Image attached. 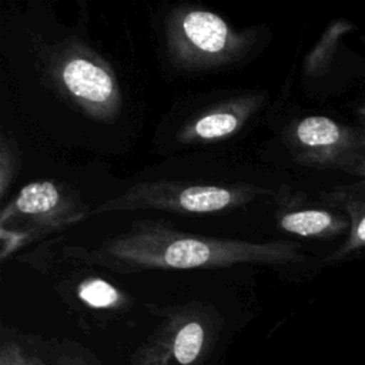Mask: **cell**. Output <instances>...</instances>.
<instances>
[{
  "mask_svg": "<svg viewBox=\"0 0 365 365\" xmlns=\"http://www.w3.org/2000/svg\"><path fill=\"white\" fill-rule=\"evenodd\" d=\"M261 96H245L192 117L180 131L184 143H210L234 135L259 107Z\"/></svg>",
  "mask_w": 365,
  "mask_h": 365,
  "instance_id": "52a82bcc",
  "label": "cell"
},
{
  "mask_svg": "<svg viewBox=\"0 0 365 365\" xmlns=\"http://www.w3.org/2000/svg\"><path fill=\"white\" fill-rule=\"evenodd\" d=\"M358 237H359V240L365 241V218L358 225Z\"/></svg>",
  "mask_w": 365,
  "mask_h": 365,
  "instance_id": "4fadbf2b",
  "label": "cell"
},
{
  "mask_svg": "<svg viewBox=\"0 0 365 365\" xmlns=\"http://www.w3.org/2000/svg\"><path fill=\"white\" fill-rule=\"evenodd\" d=\"M170 61L184 70L230 66L245 57L257 41L251 30H234L218 14L197 7L174 11L165 26Z\"/></svg>",
  "mask_w": 365,
  "mask_h": 365,
  "instance_id": "7a4b0ae2",
  "label": "cell"
},
{
  "mask_svg": "<svg viewBox=\"0 0 365 365\" xmlns=\"http://www.w3.org/2000/svg\"><path fill=\"white\" fill-rule=\"evenodd\" d=\"M56 365H101L90 352L76 344H66L56 356Z\"/></svg>",
  "mask_w": 365,
  "mask_h": 365,
  "instance_id": "7c38bea8",
  "label": "cell"
},
{
  "mask_svg": "<svg viewBox=\"0 0 365 365\" xmlns=\"http://www.w3.org/2000/svg\"><path fill=\"white\" fill-rule=\"evenodd\" d=\"M57 86L84 113L111 120L120 110V90L111 68L83 46H64L51 66Z\"/></svg>",
  "mask_w": 365,
  "mask_h": 365,
  "instance_id": "5b68a950",
  "label": "cell"
},
{
  "mask_svg": "<svg viewBox=\"0 0 365 365\" xmlns=\"http://www.w3.org/2000/svg\"><path fill=\"white\" fill-rule=\"evenodd\" d=\"M0 365H47L41 358L29 354L16 341L4 339L0 348Z\"/></svg>",
  "mask_w": 365,
  "mask_h": 365,
  "instance_id": "8fae6325",
  "label": "cell"
},
{
  "mask_svg": "<svg viewBox=\"0 0 365 365\" xmlns=\"http://www.w3.org/2000/svg\"><path fill=\"white\" fill-rule=\"evenodd\" d=\"M78 298L96 309L117 308L124 302V295L101 278H87L77 287Z\"/></svg>",
  "mask_w": 365,
  "mask_h": 365,
  "instance_id": "9c48e42d",
  "label": "cell"
},
{
  "mask_svg": "<svg viewBox=\"0 0 365 365\" xmlns=\"http://www.w3.org/2000/svg\"><path fill=\"white\" fill-rule=\"evenodd\" d=\"M264 190L242 184H198L191 181H145L131 185L127 191L107 200L91 210V215L163 210L187 214H208L241 207L257 198Z\"/></svg>",
  "mask_w": 365,
  "mask_h": 365,
  "instance_id": "277c9868",
  "label": "cell"
},
{
  "mask_svg": "<svg viewBox=\"0 0 365 365\" xmlns=\"http://www.w3.org/2000/svg\"><path fill=\"white\" fill-rule=\"evenodd\" d=\"M222 328L220 314L191 302L168 308L154 332L130 355L131 365H202Z\"/></svg>",
  "mask_w": 365,
  "mask_h": 365,
  "instance_id": "3957f363",
  "label": "cell"
},
{
  "mask_svg": "<svg viewBox=\"0 0 365 365\" xmlns=\"http://www.w3.org/2000/svg\"><path fill=\"white\" fill-rule=\"evenodd\" d=\"M64 255L125 274L242 264L275 265L285 262L291 250L279 241L201 237L175 231L155 221H134L127 231L106 238L97 245H70L64 250Z\"/></svg>",
  "mask_w": 365,
  "mask_h": 365,
  "instance_id": "6da1fadb",
  "label": "cell"
},
{
  "mask_svg": "<svg viewBox=\"0 0 365 365\" xmlns=\"http://www.w3.org/2000/svg\"><path fill=\"white\" fill-rule=\"evenodd\" d=\"M11 210L43 231L66 228L91 214L76 195L48 180L24 185L11 204Z\"/></svg>",
  "mask_w": 365,
  "mask_h": 365,
  "instance_id": "8992f818",
  "label": "cell"
},
{
  "mask_svg": "<svg viewBox=\"0 0 365 365\" xmlns=\"http://www.w3.org/2000/svg\"><path fill=\"white\" fill-rule=\"evenodd\" d=\"M295 137L305 147H327L338 141L339 128L327 117L312 115L298 123Z\"/></svg>",
  "mask_w": 365,
  "mask_h": 365,
  "instance_id": "ba28073f",
  "label": "cell"
},
{
  "mask_svg": "<svg viewBox=\"0 0 365 365\" xmlns=\"http://www.w3.org/2000/svg\"><path fill=\"white\" fill-rule=\"evenodd\" d=\"M279 225L284 231L308 237L327 230L331 225V215L315 210L294 211L281 215Z\"/></svg>",
  "mask_w": 365,
  "mask_h": 365,
  "instance_id": "30bf717a",
  "label": "cell"
}]
</instances>
